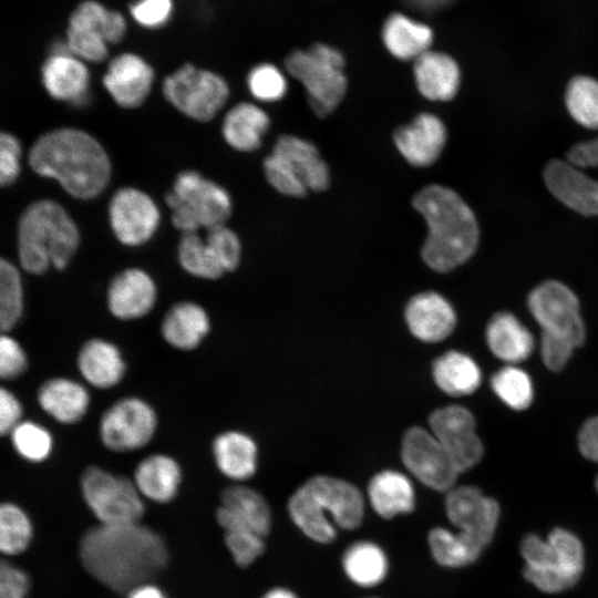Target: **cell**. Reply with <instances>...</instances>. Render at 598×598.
<instances>
[{"instance_id": "6da1fadb", "label": "cell", "mask_w": 598, "mask_h": 598, "mask_svg": "<svg viewBox=\"0 0 598 598\" xmlns=\"http://www.w3.org/2000/svg\"><path fill=\"white\" fill-rule=\"evenodd\" d=\"M79 553L86 571L118 594L145 584L168 561L162 537L140 522L90 528L81 539Z\"/></svg>"}, {"instance_id": "7a4b0ae2", "label": "cell", "mask_w": 598, "mask_h": 598, "mask_svg": "<svg viewBox=\"0 0 598 598\" xmlns=\"http://www.w3.org/2000/svg\"><path fill=\"white\" fill-rule=\"evenodd\" d=\"M29 164L37 174L55 179L79 199L97 197L112 175L103 145L91 134L72 127L42 134L31 146Z\"/></svg>"}, {"instance_id": "3957f363", "label": "cell", "mask_w": 598, "mask_h": 598, "mask_svg": "<svg viewBox=\"0 0 598 598\" xmlns=\"http://www.w3.org/2000/svg\"><path fill=\"white\" fill-rule=\"evenodd\" d=\"M412 204L427 224L429 234L421 255L430 268L448 272L475 254L480 240L478 224L457 193L433 184L422 188Z\"/></svg>"}, {"instance_id": "277c9868", "label": "cell", "mask_w": 598, "mask_h": 598, "mask_svg": "<svg viewBox=\"0 0 598 598\" xmlns=\"http://www.w3.org/2000/svg\"><path fill=\"white\" fill-rule=\"evenodd\" d=\"M288 514L310 540L327 545L339 530H355L364 519L365 498L352 483L329 475L303 482L289 497Z\"/></svg>"}, {"instance_id": "5b68a950", "label": "cell", "mask_w": 598, "mask_h": 598, "mask_svg": "<svg viewBox=\"0 0 598 598\" xmlns=\"http://www.w3.org/2000/svg\"><path fill=\"white\" fill-rule=\"evenodd\" d=\"M79 245V228L59 203L41 199L23 210L18 225V256L25 271L42 275L50 267L62 270Z\"/></svg>"}, {"instance_id": "8992f818", "label": "cell", "mask_w": 598, "mask_h": 598, "mask_svg": "<svg viewBox=\"0 0 598 598\" xmlns=\"http://www.w3.org/2000/svg\"><path fill=\"white\" fill-rule=\"evenodd\" d=\"M527 307L540 327L544 364L551 371L564 369L586 339L578 297L561 281L550 279L532 289Z\"/></svg>"}, {"instance_id": "52a82bcc", "label": "cell", "mask_w": 598, "mask_h": 598, "mask_svg": "<svg viewBox=\"0 0 598 598\" xmlns=\"http://www.w3.org/2000/svg\"><path fill=\"white\" fill-rule=\"evenodd\" d=\"M523 576L545 594H558L574 587L581 577L585 550L571 532L556 527L545 539L525 535L519 544Z\"/></svg>"}, {"instance_id": "ba28073f", "label": "cell", "mask_w": 598, "mask_h": 598, "mask_svg": "<svg viewBox=\"0 0 598 598\" xmlns=\"http://www.w3.org/2000/svg\"><path fill=\"white\" fill-rule=\"evenodd\" d=\"M543 177L563 205L584 216H598V138L574 144L565 159L547 162Z\"/></svg>"}, {"instance_id": "9c48e42d", "label": "cell", "mask_w": 598, "mask_h": 598, "mask_svg": "<svg viewBox=\"0 0 598 598\" xmlns=\"http://www.w3.org/2000/svg\"><path fill=\"white\" fill-rule=\"evenodd\" d=\"M165 200L182 234L225 225L233 209L227 189L196 171L181 172Z\"/></svg>"}, {"instance_id": "30bf717a", "label": "cell", "mask_w": 598, "mask_h": 598, "mask_svg": "<svg viewBox=\"0 0 598 598\" xmlns=\"http://www.w3.org/2000/svg\"><path fill=\"white\" fill-rule=\"evenodd\" d=\"M342 54L326 44L318 43L309 50H296L285 61L289 74L303 84L308 103L319 116L331 114L347 92Z\"/></svg>"}, {"instance_id": "8fae6325", "label": "cell", "mask_w": 598, "mask_h": 598, "mask_svg": "<svg viewBox=\"0 0 598 598\" xmlns=\"http://www.w3.org/2000/svg\"><path fill=\"white\" fill-rule=\"evenodd\" d=\"M80 484L86 505L102 525L137 523L144 514V498L132 478L91 465Z\"/></svg>"}, {"instance_id": "7c38bea8", "label": "cell", "mask_w": 598, "mask_h": 598, "mask_svg": "<svg viewBox=\"0 0 598 598\" xmlns=\"http://www.w3.org/2000/svg\"><path fill=\"white\" fill-rule=\"evenodd\" d=\"M444 509L455 535L481 557L498 526L497 501L474 485H455L445 493Z\"/></svg>"}, {"instance_id": "4fadbf2b", "label": "cell", "mask_w": 598, "mask_h": 598, "mask_svg": "<svg viewBox=\"0 0 598 598\" xmlns=\"http://www.w3.org/2000/svg\"><path fill=\"white\" fill-rule=\"evenodd\" d=\"M165 99L181 113L198 122H209L229 97L227 82L218 74L185 64L163 82Z\"/></svg>"}, {"instance_id": "5bb4252c", "label": "cell", "mask_w": 598, "mask_h": 598, "mask_svg": "<svg viewBox=\"0 0 598 598\" xmlns=\"http://www.w3.org/2000/svg\"><path fill=\"white\" fill-rule=\"evenodd\" d=\"M157 425V413L150 402L140 396H124L102 413L99 436L111 452H134L153 440Z\"/></svg>"}, {"instance_id": "9a60e30c", "label": "cell", "mask_w": 598, "mask_h": 598, "mask_svg": "<svg viewBox=\"0 0 598 598\" xmlns=\"http://www.w3.org/2000/svg\"><path fill=\"white\" fill-rule=\"evenodd\" d=\"M125 32L126 22L121 13L85 1L70 18L65 44L82 61L101 62L107 56V45L120 42Z\"/></svg>"}, {"instance_id": "2e32d148", "label": "cell", "mask_w": 598, "mask_h": 598, "mask_svg": "<svg viewBox=\"0 0 598 598\" xmlns=\"http://www.w3.org/2000/svg\"><path fill=\"white\" fill-rule=\"evenodd\" d=\"M401 458L409 473L426 487L446 493L461 475L453 461L436 440L421 426L408 429L402 437Z\"/></svg>"}, {"instance_id": "e0dca14e", "label": "cell", "mask_w": 598, "mask_h": 598, "mask_svg": "<svg viewBox=\"0 0 598 598\" xmlns=\"http://www.w3.org/2000/svg\"><path fill=\"white\" fill-rule=\"evenodd\" d=\"M429 426L461 474L480 463L484 445L468 409L462 405L439 408L431 413Z\"/></svg>"}, {"instance_id": "ac0fdd59", "label": "cell", "mask_w": 598, "mask_h": 598, "mask_svg": "<svg viewBox=\"0 0 598 598\" xmlns=\"http://www.w3.org/2000/svg\"><path fill=\"white\" fill-rule=\"evenodd\" d=\"M109 220L117 240L128 247L147 243L156 233L161 212L153 198L134 187L118 188L109 204Z\"/></svg>"}, {"instance_id": "d6986e66", "label": "cell", "mask_w": 598, "mask_h": 598, "mask_svg": "<svg viewBox=\"0 0 598 598\" xmlns=\"http://www.w3.org/2000/svg\"><path fill=\"white\" fill-rule=\"evenodd\" d=\"M42 83L51 97L84 106L90 97V72L65 43H56L41 69Z\"/></svg>"}, {"instance_id": "ffe728a7", "label": "cell", "mask_w": 598, "mask_h": 598, "mask_svg": "<svg viewBox=\"0 0 598 598\" xmlns=\"http://www.w3.org/2000/svg\"><path fill=\"white\" fill-rule=\"evenodd\" d=\"M156 301V283L152 276L141 268H126L117 272L107 286V310L121 321L146 317Z\"/></svg>"}, {"instance_id": "44dd1931", "label": "cell", "mask_w": 598, "mask_h": 598, "mask_svg": "<svg viewBox=\"0 0 598 598\" xmlns=\"http://www.w3.org/2000/svg\"><path fill=\"white\" fill-rule=\"evenodd\" d=\"M153 81L152 66L132 53L115 56L103 76L107 93L123 109L141 106L150 95Z\"/></svg>"}, {"instance_id": "7402d4cb", "label": "cell", "mask_w": 598, "mask_h": 598, "mask_svg": "<svg viewBox=\"0 0 598 598\" xmlns=\"http://www.w3.org/2000/svg\"><path fill=\"white\" fill-rule=\"evenodd\" d=\"M216 519L223 529L244 527L266 537L272 517L268 502L258 491L235 484L221 491Z\"/></svg>"}, {"instance_id": "603a6c76", "label": "cell", "mask_w": 598, "mask_h": 598, "mask_svg": "<svg viewBox=\"0 0 598 598\" xmlns=\"http://www.w3.org/2000/svg\"><path fill=\"white\" fill-rule=\"evenodd\" d=\"M404 319L410 332L416 339L429 343L446 339L457 321L450 301L434 291L413 296L406 303Z\"/></svg>"}, {"instance_id": "cb8c5ba5", "label": "cell", "mask_w": 598, "mask_h": 598, "mask_svg": "<svg viewBox=\"0 0 598 598\" xmlns=\"http://www.w3.org/2000/svg\"><path fill=\"white\" fill-rule=\"evenodd\" d=\"M271 154L307 190L321 192L330 184L329 168L317 147L300 137L279 136Z\"/></svg>"}, {"instance_id": "d4e9b609", "label": "cell", "mask_w": 598, "mask_h": 598, "mask_svg": "<svg viewBox=\"0 0 598 598\" xmlns=\"http://www.w3.org/2000/svg\"><path fill=\"white\" fill-rule=\"evenodd\" d=\"M446 137V128L439 117L421 113L409 125L399 127L393 141L411 165L423 167L432 165L440 157Z\"/></svg>"}, {"instance_id": "484cf974", "label": "cell", "mask_w": 598, "mask_h": 598, "mask_svg": "<svg viewBox=\"0 0 598 598\" xmlns=\"http://www.w3.org/2000/svg\"><path fill=\"white\" fill-rule=\"evenodd\" d=\"M76 364L85 382L99 390L115 388L126 373L121 349L103 338H92L84 342L78 353Z\"/></svg>"}, {"instance_id": "4316f807", "label": "cell", "mask_w": 598, "mask_h": 598, "mask_svg": "<svg viewBox=\"0 0 598 598\" xmlns=\"http://www.w3.org/2000/svg\"><path fill=\"white\" fill-rule=\"evenodd\" d=\"M210 327V317L202 305L179 301L166 311L159 331L169 347L179 351H193L209 334Z\"/></svg>"}, {"instance_id": "83f0119b", "label": "cell", "mask_w": 598, "mask_h": 598, "mask_svg": "<svg viewBox=\"0 0 598 598\" xmlns=\"http://www.w3.org/2000/svg\"><path fill=\"white\" fill-rule=\"evenodd\" d=\"M217 470L227 478L241 483L251 478L258 467V445L254 437L239 430L217 434L212 443Z\"/></svg>"}, {"instance_id": "f1b7e54d", "label": "cell", "mask_w": 598, "mask_h": 598, "mask_svg": "<svg viewBox=\"0 0 598 598\" xmlns=\"http://www.w3.org/2000/svg\"><path fill=\"white\" fill-rule=\"evenodd\" d=\"M367 497L372 511L383 519L411 514L416 504L413 482L396 470L375 473L368 484Z\"/></svg>"}, {"instance_id": "f546056e", "label": "cell", "mask_w": 598, "mask_h": 598, "mask_svg": "<svg viewBox=\"0 0 598 598\" xmlns=\"http://www.w3.org/2000/svg\"><path fill=\"white\" fill-rule=\"evenodd\" d=\"M183 478L179 463L171 455L153 453L141 460L133 482L144 499L165 504L175 498Z\"/></svg>"}, {"instance_id": "4dcf8cb0", "label": "cell", "mask_w": 598, "mask_h": 598, "mask_svg": "<svg viewBox=\"0 0 598 598\" xmlns=\"http://www.w3.org/2000/svg\"><path fill=\"white\" fill-rule=\"evenodd\" d=\"M38 401L55 421L75 424L86 415L91 396L82 383L68 378H53L40 386Z\"/></svg>"}, {"instance_id": "1f68e13d", "label": "cell", "mask_w": 598, "mask_h": 598, "mask_svg": "<svg viewBox=\"0 0 598 598\" xmlns=\"http://www.w3.org/2000/svg\"><path fill=\"white\" fill-rule=\"evenodd\" d=\"M341 567L349 581L368 589L381 585L386 579L390 560L380 544L371 539H358L343 550Z\"/></svg>"}, {"instance_id": "d6a6232c", "label": "cell", "mask_w": 598, "mask_h": 598, "mask_svg": "<svg viewBox=\"0 0 598 598\" xmlns=\"http://www.w3.org/2000/svg\"><path fill=\"white\" fill-rule=\"evenodd\" d=\"M414 76L420 93L431 101H450L458 90L460 70L447 54L426 51L414 60Z\"/></svg>"}, {"instance_id": "836d02e7", "label": "cell", "mask_w": 598, "mask_h": 598, "mask_svg": "<svg viewBox=\"0 0 598 598\" xmlns=\"http://www.w3.org/2000/svg\"><path fill=\"white\" fill-rule=\"evenodd\" d=\"M485 337L491 352L508 364L526 360L534 350L530 331L511 312L495 313L487 323Z\"/></svg>"}, {"instance_id": "e575fe53", "label": "cell", "mask_w": 598, "mask_h": 598, "mask_svg": "<svg viewBox=\"0 0 598 598\" xmlns=\"http://www.w3.org/2000/svg\"><path fill=\"white\" fill-rule=\"evenodd\" d=\"M269 125V116L262 109L249 102H240L226 113L221 133L234 150L252 152L260 147Z\"/></svg>"}, {"instance_id": "d590c367", "label": "cell", "mask_w": 598, "mask_h": 598, "mask_svg": "<svg viewBox=\"0 0 598 598\" xmlns=\"http://www.w3.org/2000/svg\"><path fill=\"white\" fill-rule=\"evenodd\" d=\"M432 375L437 388L452 396L474 393L482 381V372L475 360L456 350L447 351L435 359Z\"/></svg>"}, {"instance_id": "8d00e7d4", "label": "cell", "mask_w": 598, "mask_h": 598, "mask_svg": "<svg viewBox=\"0 0 598 598\" xmlns=\"http://www.w3.org/2000/svg\"><path fill=\"white\" fill-rule=\"evenodd\" d=\"M383 41L388 50L400 60H415L429 51L432 43L431 29L422 23L395 13L383 28Z\"/></svg>"}, {"instance_id": "74e56055", "label": "cell", "mask_w": 598, "mask_h": 598, "mask_svg": "<svg viewBox=\"0 0 598 598\" xmlns=\"http://www.w3.org/2000/svg\"><path fill=\"white\" fill-rule=\"evenodd\" d=\"M177 257L181 267L193 277L216 280L226 274L205 238L197 233L182 234Z\"/></svg>"}, {"instance_id": "f35d334b", "label": "cell", "mask_w": 598, "mask_h": 598, "mask_svg": "<svg viewBox=\"0 0 598 598\" xmlns=\"http://www.w3.org/2000/svg\"><path fill=\"white\" fill-rule=\"evenodd\" d=\"M565 105L571 118L588 130H598V80L589 75L570 79Z\"/></svg>"}, {"instance_id": "ab89813d", "label": "cell", "mask_w": 598, "mask_h": 598, "mask_svg": "<svg viewBox=\"0 0 598 598\" xmlns=\"http://www.w3.org/2000/svg\"><path fill=\"white\" fill-rule=\"evenodd\" d=\"M426 540L433 560L443 568L461 569L480 559L451 528L434 526L429 530Z\"/></svg>"}, {"instance_id": "60d3db41", "label": "cell", "mask_w": 598, "mask_h": 598, "mask_svg": "<svg viewBox=\"0 0 598 598\" xmlns=\"http://www.w3.org/2000/svg\"><path fill=\"white\" fill-rule=\"evenodd\" d=\"M491 386L499 400L515 411L526 410L533 402L534 389L529 375L513 364L494 373Z\"/></svg>"}, {"instance_id": "b9f144b4", "label": "cell", "mask_w": 598, "mask_h": 598, "mask_svg": "<svg viewBox=\"0 0 598 598\" xmlns=\"http://www.w3.org/2000/svg\"><path fill=\"white\" fill-rule=\"evenodd\" d=\"M23 311V288L19 271L0 257V334L19 321Z\"/></svg>"}, {"instance_id": "7bdbcfd3", "label": "cell", "mask_w": 598, "mask_h": 598, "mask_svg": "<svg viewBox=\"0 0 598 598\" xmlns=\"http://www.w3.org/2000/svg\"><path fill=\"white\" fill-rule=\"evenodd\" d=\"M32 538V525L27 514L11 503L0 504V553L18 555Z\"/></svg>"}, {"instance_id": "ee69618b", "label": "cell", "mask_w": 598, "mask_h": 598, "mask_svg": "<svg viewBox=\"0 0 598 598\" xmlns=\"http://www.w3.org/2000/svg\"><path fill=\"white\" fill-rule=\"evenodd\" d=\"M11 437L17 452L31 462L44 461L53 447L50 432L34 422H20L11 432Z\"/></svg>"}, {"instance_id": "f6af8a7d", "label": "cell", "mask_w": 598, "mask_h": 598, "mask_svg": "<svg viewBox=\"0 0 598 598\" xmlns=\"http://www.w3.org/2000/svg\"><path fill=\"white\" fill-rule=\"evenodd\" d=\"M251 95L262 102L280 100L287 92V81L278 68L264 63L255 66L247 78Z\"/></svg>"}, {"instance_id": "bcb514c9", "label": "cell", "mask_w": 598, "mask_h": 598, "mask_svg": "<svg viewBox=\"0 0 598 598\" xmlns=\"http://www.w3.org/2000/svg\"><path fill=\"white\" fill-rule=\"evenodd\" d=\"M224 532L226 546L238 566L248 567L264 554L265 537L258 533L244 527H231Z\"/></svg>"}, {"instance_id": "7dc6e473", "label": "cell", "mask_w": 598, "mask_h": 598, "mask_svg": "<svg viewBox=\"0 0 598 598\" xmlns=\"http://www.w3.org/2000/svg\"><path fill=\"white\" fill-rule=\"evenodd\" d=\"M205 240L226 274L238 268L241 260V244L237 234L226 224L207 229Z\"/></svg>"}, {"instance_id": "c3c4849f", "label": "cell", "mask_w": 598, "mask_h": 598, "mask_svg": "<svg viewBox=\"0 0 598 598\" xmlns=\"http://www.w3.org/2000/svg\"><path fill=\"white\" fill-rule=\"evenodd\" d=\"M21 144L7 132L0 131V187L13 184L20 174Z\"/></svg>"}, {"instance_id": "681fc988", "label": "cell", "mask_w": 598, "mask_h": 598, "mask_svg": "<svg viewBox=\"0 0 598 598\" xmlns=\"http://www.w3.org/2000/svg\"><path fill=\"white\" fill-rule=\"evenodd\" d=\"M27 355L19 342L0 334V379L11 380L20 377L27 369Z\"/></svg>"}, {"instance_id": "f907efd6", "label": "cell", "mask_w": 598, "mask_h": 598, "mask_svg": "<svg viewBox=\"0 0 598 598\" xmlns=\"http://www.w3.org/2000/svg\"><path fill=\"white\" fill-rule=\"evenodd\" d=\"M173 10L172 0H136L131 6V14L141 25L150 29L165 24Z\"/></svg>"}, {"instance_id": "816d5d0a", "label": "cell", "mask_w": 598, "mask_h": 598, "mask_svg": "<svg viewBox=\"0 0 598 598\" xmlns=\"http://www.w3.org/2000/svg\"><path fill=\"white\" fill-rule=\"evenodd\" d=\"M29 586L24 571L0 558V598H24Z\"/></svg>"}, {"instance_id": "f5cc1de1", "label": "cell", "mask_w": 598, "mask_h": 598, "mask_svg": "<svg viewBox=\"0 0 598 598\" xmlns=\"http://www.w3.org/2000/svg\"><path fill=\"white\" fill-rule=\"evenodd\" d=\"M22 406L9 390L0 386V436L11 434L20 423Z\"/></svg>"}, {"instance_id": "db71d44e", "label": "cell", "mask_w": 598, "mask_h": 598, "mask_svg": "<svg viewBox=\"0 0 598 598\" xmlns=\"http://www.w3.org/2000/svg\"><path fill=\"white\" fill-rule=\"evenodd\" d=\"M578 448L584 457L598 463V415L588 419L580 427L578 434ZM598 493V475L595 480Z\"/></svg>"}, {"instance_id": "11a10c76", "label": "cell", "mask_w": 598, "mask_h": 598, "mask_svg": "<svg viewBox=\"0 0 598 598\" xmlns=\"http://www.w3.org/2000/svg\"><path fill=\"white\" fill-rule=\"evenodd\" d=\"M126 595L127 598H166L159 588L147 582L133 588Z\"/></svg>"}, {"instance_id": "9f6ffc18", "label": "cell", "mask_w": 598, "mask_h": 598, "mask_svg": "<svg viewBox=\"0 0 598 598\" xmlns=\"http://www.w3.org/2000/svg\"><path fill=\"white\" fill-rule=\"evenodd\" d=\"M452 1L453 0H405L409 6L423 12L435 11L450 4Z\"/></svg>"}, {"instance_id": "6f0895ef", "label": "cell", "mask_w": 598, "mask_h": 598, "mask_svg": "<svg viewBox=\"0 0 598 598\" xmlns=\"http://www.w3.org/2000/svg\"><path fill=\"white\" fill-rule=\"evenodd\" d=\"M260 598H299L296 592L285 587H275L269 589Z\"/></svg>"}, {"instance_id": "680465c9", "label": "cell", "mask_w": 598, "mask_h": 598, "mask_svg": "<svg viewBox=\"0 0 598 598\" xmlns=\"http://www.w3.org/2000/svg\"><path fill=\"white\" fill-rule=\"evenodd\" d=\"M363 598H381V597L370 596V597H363Z\"/></svg>"}]
</instances>
